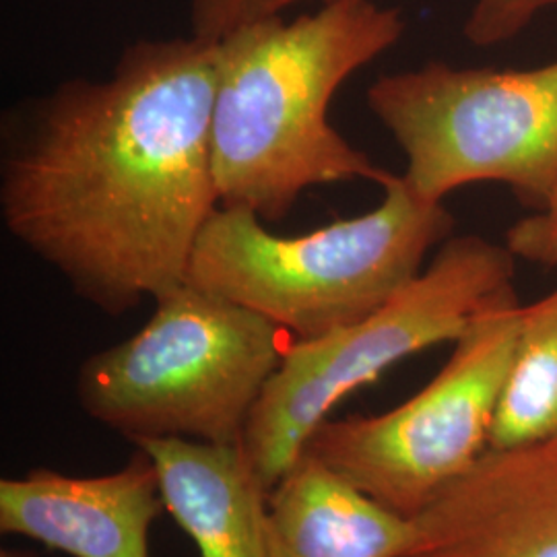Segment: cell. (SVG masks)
<instances>
[{"label": "cell", "mask_w": 557, "mask_h": 557, "mask_svg": "<svg viewBox=\"0 0 557 557\" xmlns=\"http://www.w3.org/2000/svg\"><path fill=\"white\" fill-rule=\"evenodd\" d=\"M218 50L193 34L133 41L110 77L64 81L2 122L7 232L103 314L184 283L220 209Z\"/></svg>", "instance_id": "1"}, {"label": "cell", "mask_w": 557, "mask_h": 557, "mask_svg": "<svg viewBox=\"0 0 557 557\" xmlns=\"http://www.w3.org/2000/svg\"><path fill=\"white\" fill-rule=\"evenodd\" d=\"M398 9L338 0L296 20L259 21L218 50L211 160L220 207L285 220L304 190L397 174L345 139L329 120L338 87L405 34Z\"/></svg>", "instance_id": "2"}, {"label": "cell", "mask_w": 557, "mask_h": 557, "mask_svg": "<svg viewBox=\"0 0 557 557\" xmlns=\"http://www.w3.org/2000/svg\"><path fill=\"white\" fill-rule=\"evenodd\" d=\"M374 211L304 236H277L250 211L220 207L195 246L186 281L275 322L294 341L322 337L370 317L453 238L444 202L397 176Z\"/></svg>", "instance_id": "3"}, {"label": "cell", "mask_w": 557, "mask_h": 557, "mask_svg": "<svg viewBox=\"0 0 557 557\" xmlns=\"http://www.w3.org/2000/svg\"><path fill=\"white\" fill-rule=\"evenodd\" d=\"M259 312L184 281L133 337L83 361L81 409L140 444L236 446L292 341Z\"/></svg>", "instance_id": "4"}, {"label": "cell", "mask_w": 557, "mask_h": 557, "mask_svg": "<svg viewBox=\"0 0 557 557\" xmlns=\"http://www.w3.org/2000/svg\"><path fill=\"white\" fill-rule=\"evenodd\" d=\"M517 257L479 236L448 238L434 260L370 317L333 333L292 341L242 440L269 490L347 395L398 361L455 343L502 292Z\"/></svg>", "instance_id": "5"}, {"label": "cell", "mask_w": 557, "mask_h": 557, "mask_svg": "<svg viewBox=\"0 0 557 557\" xmlns=\"http://www.w3.org/2000/svg\"><path fill=\"white\" fill-rule=\"evenodd\" d=\"M368 106L407 158L421 199L499 182L539 209L557 186V60L527 71L432 60L374 81Z\"/></svg>", "instance_id": "6"}, {"label": "cell", "mask_w": 557, "mask_h": 557, "mask_svg": "<svg viewBox=\"0 0 557 557\" xmlns=\"http://www.w3.org/2000/svg\"><path fill=\"white\" fill-rule=\"evenodd\" d=\"M520 314L515 289L502 292L418 395L380 416L326 419L304 450L391 512L419 517L487 453Z\"/></svg>", "instance_id": "7"}, {"label": "cell", "mask_w": 557, "mask_h": 557, "mask_svg": "<svg viewBox=\"0 0 557 557\" xmlns=\"http://www.w3.org/2000/svg\"><path fill=\"white\" fill-rule=\"evenodd\" d=\"M398 557H557V436L487 450L413 518Z\"/></svg>", "instance_id": "8"}, {"label": "cell", "mask_w": 557, "mask_h": 557, "mask_svg": "<svg viewBox=\"0 0 557 557\" xmlns=\"http://www.w3.org/2000/svg\"><path fill=\"white\" fill-rule=\"evenodd\" d=\"M163 512L156 460L139 446L114 473L79 478L41 467L0 481L2 535L71 557H149V531Z\"/></svg>", "instance_id": "9"}, {"label": "cell", "mask_w": 557, "mask_h": 557, "mask_svg": "<svg viewBox=\"0 0 557 557\" xmlns=\"http://www.w3.org/2000/svg\"><path fill=\"white\" fill-rule=\"evenodd\" d=\"M135 446L156 460L165 510L195 541L200 557H273L271 490L242 444L163 438Z\"/></svg>", "instance_id": "10"}, {"label": "cell", "mask_w": 557, "mask_h": 557, "mask_svg": "<svg viewBox=\"0 0 557 557\" xmlns=\"http://www.w3.org/2000/svg\"><path fill=\"white\" fill-rule=\"evenodd\" d=\"M413 520L398 517L310 453L269 492L273 557H398Z\"/></svg>", "instance_id": "11"}, {"label": "cell", "mask_w": 557, "mask_h": 557, "mask_svg": "<svg viewBox=\"0 0 557 557\" xmlns=\"http://www.w3.org/2000/svg\"><path fill=\"white\" fill-rule=\"evenodd\" d=\"M557 436V287L522 306L510 366L487 450H515Z\"/></svg>", "instance_id": "12"}, {"label": "cell", "mask_w": 557, "mask_h": 557, "mask_svg": "<svg viewBox=\"0 0 557 557\" xmlns=\"http://www.w3.org/2000/svg\"><path fill=\"white\" fill-rule=\"evenodd\" d=\"M304 0H190V34L220 41L239 27L281 17ZM322 4L338 0H320Z\"/></svg>", "instance_id": "13"}, {"label": "cell", "mask_w": 557, "mask_h": 557, "mask_svg": "<svg viewBox=\"0 0 557 557\" xmlns=\"http://www.w3.org/2000/svg\"><path fill=\"white\" fill-rule=\"evenodd\" d=\"M549 7H557V0H475L465 38L479 48L510 41Z\"/></svg>", "instance_id": "14"}, {"label": "cell", "mask_w": 557, "mask_h": 557, "mask_svg": "<svg viewBox=\"0 0 557 557\" xmlns=\"http://www.w3.org/2000/svg\"><path fill=\"white\" fill-rule=\"evenodd\" d=\"M506 248L517 259L557 267V186L537 213L518 220L508 230Z\"/></svg>", "instance_id": "15"}, {"label": "cell", "mask_w": 557, "mask_h": 557, "mask_svg": "<svg viewBox=\"0 0 557 557\" xmlns=\"http://www.w3.org/2000/svg\"><path fill=\"white\" fill-rule=\"evenodd\" d=\"M0 557H36L32 552H23V549H15V547H4L0 552Z\"/></svg>", "instance_id": "16"}]
</instances>
